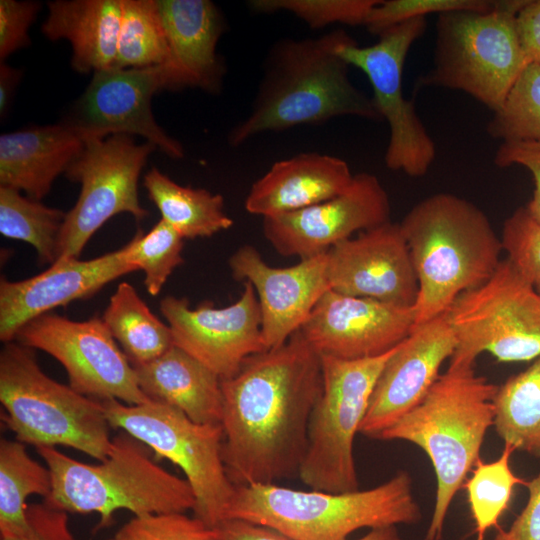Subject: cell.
Instances as JSON below:
<instances>
[{"label":"cell","instance_id":"6da1fadb","mask_svg":"<svg viewBox=\"0 0 540 540\" xmlns=\"http://www.w3.org/2000/svg\"><path fill=\"white\" fill-rule=\"evenodd\" d=\"M221 386L222 456L232 483L275 484L298 474L322 389L321 355L302 333L248 357Z\"/></svg>","mask_w":540,"mask_h":540},{"label":"cell","instance_id":"7a4b0ae2","mask_svg":"<svg viewBox=\"0 0 540 540\" xmlns=\"http://www.w3.org/2000/svg\"><path fill=\"white\" fill-rule=\"evenodd\" d=\"M349 38L344 30H334L273 44L251 110L231 130L229 143L239 146L264 132L341 116L381 119L372 98L352 83L349 65L337 54Z\"/></svg>","mask_w":540,"mask_h":540},{"label":"cell","instance_id":"3957f363","mask_svg":"<svg viewBox=\"0 0 540 540\" xmlns=\"http://www.w3.org/2000/svg\"><path fill=\"white\" fill-rule=\"evenodd\" d=\"M400 225L419 287L415 325L446 313L457 297L486 281L502 260L501 238L487 215L457 195L424 198Z\"/></svg>","mask_w":540,"mask_h":540},{"label":"cell","instance_id":"277c9868","mask_svg":"<svg viewBox=\"0 0 540 540\" xmlns=\"http://www.w3.org/2000/svg\"><path fill=\"white\" fill-rule=\"evenodd\" d=\"M497 389L476 373L474 365H449L424 399L377 437L418 446L433 466L436 496L425 540L442 538L450 505L493 426Z\"/></svg>","mask_w":540,"mask_h":540},{"label":"cell","instance_id":"5b68a950","mask_svg":"<svg viewBox=\"0 0 540 540\" xmlns=\"http://www.w3.org/2000/svg\"><path fill=\"white\" fill-rule=\"evenodd\" d=\"M229 518L266 525L292 540H348L361 528L416 524L422 513L409 473L399 471L376 487L346 493L235 485Z\"/></svg>","mask_w":540,"mask_h":540},{"label":"cell","instance_id":"8992f818","mask_svg":"<svg viewBox=\"0 0 540 540\" xmlns=\"http://www.w3.org/2000/svg\"><path fill=\"white\" fill-rule=\"evenodd\" d=\"M52 478L45 503L72 513H96L97 528L113 521L119 510L134 516L185 513L195 497L186 479L155 463L139 441L123 432L112 440L107 458L99 464L75 460L55 447H37Z\"/></svg>","mask_w":540,"mask_h":540},{"label":"cell","instance_id":"52a82bcc","mask_svg":"<svg viewBox=\"0 0 540 540\" xmlns=\"http://www.w3.org/2000/svg\"><path fill=\"white\" fill-rule=\"evenodd\" d=\"M2 418L16 440L37 447L57 445L103 461L112 447L110 424L101 400L47 376L34 350L17 341L0 353Z\"/></svg>","mask_w":540,"mask_h":540},{"label":"cell","instance_id":"ba28073f","mask_svg":"<svg viewBox=\"0 0 540 540\" xmlns=\"http://www.w3.org/2000/svg\"><path fill=\"white\" fill-rule=\"evenodd\" d=\"M526 0L497 1L490 11H450L438 15L433 68L417 89L463 91L497 111L528 65L516 30Z\"/></svg>","mask_w":540,"mask_h":540},{"label":"cell","instance_id":"9c48e42d","mask_svg":"<svg viewBox=\"0 0 540 540\" xmlns=\"http://www.w3.org/2000/svg\"><path fill=\"white\" fill-rule=\"evenodd\" d=\"M396 347L381 356L356 360L321 356L322 389L310 416L306 453L298 471L310 489L359 490L354 439L376 381Z\"/></svg>","mask_w":540,"mask_h":540},{"label":"cell","instance_id":"30bf717a","mask_svg":"<svg viewBox=\"0 0 540 540\" xmlns=\"http://www.w3.org/2000/svg\"><path fill=\"white\" fill-rule=\"evenodd\" d=\"M446 314L456 338L449 365H474L483 353L503 363L540 356V293L506 258Z\"/></svg>","mask_w":540,"mask_h":540},{"label":"cell","instance_id":"8fae6325","mask_svg":"<svg viewBox=\"0 0 540 540\" xmlns=\"http://www.w3.org/2000/svg\"><path fill=\"white\" fill-rule=\"evenodd\" d=\"M111 428L119 429L179 466L194 497V516L218 526L234 494L222 456L221 424H200L180 410L149 400L129 405L101 400Z\"/></svg>","mask_w":540,"mask_h":540},{"label":"cell","instance_id":"7c38bea8","mask_svg":"<svg viewBox=\"0 0 540 540\" xmlns=\"http://www.w3.org/2000/svg\"><path fill=\"white\" fill-rule=\"evenodd\" d=\"M155 148L149 142L137 144L126 134L85 139L65 172L70 181L80 183L81 191L66 213L57 260L79 258L93 234L117 214L129 213L136 220L148 215L138 198V179Z\"/></svg>","mask_w":540,"mask_h":540},{"label":"cell","instance_id":"4fadbf2b","mask_svg":"<svg viewBox=\"0 0 540 540\" xmlns=\"http://www.w3.org/2000/svg\"><path fill=\"white\" fill-rule=\"evenodd\" d=\"M426 19H412L378 34V41L360 46L352 37L337 48L349 65L363 71L373 90V103L389 126L386 166L411 177L425 175L436 157L434 141L413 100L403 95L402 74L408 52L426 30Z\"/></svg>","mask_w":540,"mask_h":540},{"label":"cell","instance_id":"5bb4252c","mask_svg":"<svg viewBox=\"0 0 540 540\" xmlns=\"http://www.w3.org/2000/svg\"><path fill=\"white\" fill-rule=\"evenodd\" d=\"M15 341L59 361L67 372L69 386L80 394L129 405L150 400L102 318L73 321L46 313L26 323Z\"/></svg>","mask_w":540,"mask_h":540},{"label":"cell","instance_id":"9a60e30c","mask_svg":"<svg viewBox=\"0 0 540 540\" xmlns=\"http://www.w3.org/2000/svg\"><path fill=\"white\" fill-rule=\"evenodd\" d=\"M391 204L379 179L355 174L339 195L313 206L263 218L265 239L284 257L307 259L334 245L389 221Z\"/></svg>","mask_w":540,"mask_h":540},{"label":"cell","instance_id":"2e32d148","mask_svg":"<svg viewBox=\"0 0 540 540\" xmlns=\"http://www.w3.org/2000/svg\"><path fill=\"white\" fill-rule=\"evenodd\" d=\"M160 311L171 329L173 344L221 380L233 377L248 357L266 350L260 306L249 282H244L239 299L226 307L204 302L191 308L184 297L166 296Z\"/></svg>","mask_w":540,"mask_h":540},{"label":"cell","instance_id":"e0dca14e","mask_svg":"<svg viewBox=\"0 0 540 540\" xmlns=\"http://www.w3.org/2000/svg\"><path fill=\"white\" fill-rule=\"evenodd\" d=\"M164 88L171 89L165 64L95 71L70 124L84 139L139 135L169 157L182 158V145L156 123L151 110L153 94Z\"/></svg>","mask_w":540,"mask_h":540},{"label":"cell","instance_id":"ac0fdd59","mask_svg":"<svg viewBox=\"0 0 540 540\" xmlns=\"http://www.w3.org/2000/svg\"><path fill=\"white\" fill-rule=\"evenodd\" d=\"M330 289L348 296L413 307L418 281L400 223L360 232L327 251Z\"/></svg>","mask_w":540,"mask_h":540},{"label":"cell","instance_id":"d6986e66","mask_svg":"<svg viewBox=\"0 0 540 540\" xmlns=\"http://www.w3.org/2000/svg\"><path fill=\"white\" fill-rule=\"evenodd\" d=\"M456 349L447 314L417 324L386 361L374 386L359 433H380L414 409L440 376Z\"/></svg>","mask_w":540,"mask_h":540},{"label":"cell","instance_id":"ffe728a7","mask_svg":"<svg viewBox=\"0 0 540 540\" xmlns=\"http://www.w3.org/2000/svg\"><path fill=\"white\" fill-rule=\"evenodd\" d=\"M413 307L328 290L299 330L321 355L356 360L381 356L407 338Z\"/></svg>","mask_w":540,"mask_h":540},{"label":"cell","instance_id":"44dd1931","mask_svg":"<svg viewBox=\"0 0 540 540\" xmlns=\"http://www.w3.org/2000/svg\"><path fill=\"white\" fill-rule=\"evenodd\" d=\"M233 278L249 282L257 295L266 349L284 344L308 320L330 290L327 252L289 267L268 265L252 245L240 246L228 260Z\"/></svg>","mask_w":540,"mask_h":540},{"label":"cell","instance_id":"7402d4cb","mask_svg":"<svg viewBox=\"0 0 540 540\" xmlns=\"http://www.w3.org/2000/svg\"><path fill=\"white\" fill-rule=\"evenodd\" d=\"M124 247L102 256L59 259L48 269L20 281H0V339L15 341L29 321L79 299H86L120 276L134 272Z\"/></svg>","mask_w":540,"mask_h":540},{"label":"cell","instance_id":"603a6c76","mask_svg":"<svg viewBox=\"0 0 540 540\" xmlns=\"http://www.w3.org/2000/svg\"><path fill=\"white\" fill-rule=\"evenodd\" d=\"M156 1L169 47L164 64L171 89L219 91L224 67L216 46L224 23L217 7L209 0Z\"/></svg>","mask_w":540,"mask_h":540},{"label":"cell","instance_id":"cb8c5ba5","mask_svg":"<svg viewBox=\"0 0 540 540\" xmlns=\"http://www.w3.org/2000/svg\"><path fill=\"white\" fill-rule=\"evenodd\" d=\"M343 159L305 152L274 163L250 188L248 213L263 218L301 210L345 191L353 180Z\"/></svg>","mask_w":540,"mask_h":540},{"label":"cell","instance_id":"d4e9b609","mask_svg":"<svg viewBox=\"0 0 540 540\" xmlns=\"http://www.w3.org/2000/svg\"><path fill=\"white\" fill-rule=\"evenodd\" d=\"M85 139L71 124L20 130L0 136V184L40 201L54 180L83 150Z\"/></svg>","mask_w":540,"mask_h":540},{"label":"cell","instance_id":"484cf974","mask_svg":"<svg viewBox=\"0 0 540 540\" xmlns=\"http://www.w3.org/2000/svg\"><path fill=\"white\" fill-rule=\"evenodd\" d=\"M138 385L153 401L172 406L200 424H221V378L173 345L157 359L134 367Z\"/></svg>","mask_w":540,"mask_h":540},{"label":"cell","instance_id":"4316f807","mask_svg":"<svg viewBox=\"0 0 540 540\" xmlns=\"http://www.w3.org/2000/svg\"><path fill=\"white\" fill-rule=\"evenodd\" d=\"M42 32L50 40L66 39L72 66L81 73L114 66L122 0H58L48 4Z\"/></svg>","mask_w":540,"mask_h":540},{"label":"cell","instance_id":"83f0119b","mask_svg":"<svg viewBox=\"0 0 540 540\" xmlns=\"http://www.w3.org/2000/svg\"><path fill=\"white\" fill-rule=\"evenodd\" d=\"M144 186L160 211L161 219L184 239L210 237L233 225L220 194L179 185L157 168L144 176Z\"/></svg>","mask_w":540,"mask_h":540},{"label":"cell","instance_id":"f1b7e54d","mask_svg":"<svg viewBox=\"0 0 540 540\" xmlns=\"http://www.w3.org/2000/svg\"><path fill=\"white\" fill-rule=\"evenodd\" d=\"M101 318L133 367L157 359L174 345L169 325L128 282L117 286Z\"/></svg>","mask_w":540,"mask_h":540},{"label":"cell","instance_id":"f546056e","mask_svg":"<svg viewBox=\"0 0 540 540\" xmlns=\"http://www.w3.org/2000/svg\"><path fill=\"white\" fill-rule=\"evenodd\" d=\"M493 403L498 436L515 450L540 458V356L498 386Z\"/></svg>","mask_w":540,"mask_h":540},{"label":"cell","instance_id":"4dcf8cb0","mask_svg":"<svg viewBox=\"0 0 540 540\" xmlns=\"http://www.w3.org/2000/svg\"><path fill=\"white\" fill-rule=\"evenodd\" d=\"M52 490L48 467L32 459L24 443L0 441V536L22 532L28 524L27 498L40 495L44 500Z\"/></svg>","mask_w":540,"mask_h":540},{"label":"cell","instance_id":"1f68e13d","mask_svg":"<svg viewBox=\"0 0 540 540\" xmlns=\"http://www.w3.org/2000/svg\"><path fill=\"white\" fill-rule=\"evenodd\" d=\"M66 213L24 197L19 190L0 186V233L32 245L42 264L56 262Z\"/></svg>","mask_w":540,"mask_h":540},{"label":"cell","instance_id":"d6a6232c","mask_svg":"<svg viewBox=\"0 0 540 540\" xmlns=\"http://www.w3.org/2000/svg\"><path fill=\"white\" fill-rule=\"evenodd\" d=\"M169 47L156 0H122L114 66L143 68L162 65Z\"/></svg>","mask_w":540,"mask_h":540},{"label":"cell","instance_id":"836d02e7","mask_svg":"<svg viewBox=\"0 0 540 540\" xmlns=\"http://www.w3.org/2000/svg\"><path fill=\"white\" fill-rule=\"evenodd\" d=\"M515 448L504 443L500 456L491 462L479 458L471 476L465 482L467 499L475 523L476 540H484L485 533L498 527L501 515L508 509L514 487L526 481L516 476L510 467Z\"/></svg>","mask_w":540,"mask_h":540},{"label":"cell","instance_id":"e575fe53","mask_svg":"<svg viewBox=\"0 0 540 540\" xmlns=\"http://www.w3.org/2000/svg\"><path fill=\"white\" fill-rule=\"evenodd\" d=\"M486 129L502 142L540 141V63L525 67Z\"/></svg>","mask_w":540,"mask_h":540},{"label":"cell","instance_id":"d590c367","mask_svg":"<svg viewBox=\"0 0 540 540\" xmlns=\"http://www.w3.org/2000/svg\"><path fill=\"white\" fill-rule=\"evenodd\" d=\"M183 237L161 219L143 234L138 231L124 247L127 262L145 274L144 285L151 296L160 293L174 269L184 262Z\"/></svg>","mask_w":540,"mask_h":540},{"label":"cell","instance_id":"8d00e7d4","mask_svg":"<svg viewBox=\"0 0 540 540\" xmlns=\"http://www.w3.org/2000/svg\"><path fill=\"white\" fill-rule=\"evenodd\" d=\"M379 0H251L250 10L259 14L286 11L311 29L331 24L364 25Z\"/></svg>","mask_w":540,"mask_h":540},{"label":"cell","instance_id":"74e56055","mask_svg":"<svg viewBox=\"0 0 540 540\" xmlns=\"http://www.w3.org/2000/svg\"><path fill=\"white\" fill-rule=\"evenodd\" d=\"M108 540H223L217 526L185 513L134 516Z\"/></svg>","mask_w":540,"mask_h":540},{"label":"cell","instance_id":"f35d334b","mask_svg":"<svg viewBox=\"0 0 540 540\" xmlns=\"http://www.w3.org/2000/svg\"><path fill=\"white\" fill-rule=\"evenodd\" d=\"M497 1L487 0H379L371 9L364 26L372 34L400 23L425 18L428 14H443L450 11H490Z\"/></svg>","mask_w":540,"mask_h":540},{"label":"cell","instance_id":"ab89813d","mask_svg":"<svg viewBox=\"0 0 540 540\" xmlns=\"http://www.w3.org/2000/svg\"><path fill=\"white\" fill-rule=\"evenodd\" d=\"M500 238L506 259L532 283H539L540 223L529 215L525 206L504 221Z\"/></svg>","mask_w":540,"mask_h":540},{"label":"cell","instance_id":"60d3db41","mask_svg":"<svg viewBox=\"0 0 540 540\" xmlns=\"http://www.w3.org/2000/svg\"><path fill=\"white\" fill-rule=\"evenodd\" d=\"M40 4L32 1H0V58L29 45L28 30Z\"/></svg>","mask_w":540,"mask_h":540},{"label":"cell","instance_id":"b9f144b4","mask_svg":"<svg viewBox=\"0 0 540 540\" xmlns=\"http://www.w3.org/2000/svg\"><path fill=\"white\" fill-rule=\"evenodd\" d=\"M27 527L19 533L0 536V540H77L67 512L47 503L28 504Z\"/></svg>","mask_w":540,"mask_h":540},{"label":"cell","instance_id":"7bdbcfd3","mask_svg":"<svg viewBox=\"0 0 540 540\" xmlns=\"http://www.w3.org/2000/svg\"><path fill=\"white\" fill-rule=\"evenodd\" d=\"M494 162L498 167L518 165L532 175L534 190L525 206L529 215L540 223V141H505L498 147Z\"/></svg>","mask_w":540,"mask_h":540},{"label":"cell","instance_id":"ee69618b","mask_svg":"<svg viewBox=\"0 0 540 540\" xmlns=\"http://www.w3.org/2000/svg\"><path fill=\"white\" fill-rule=\"evenodd\" d=\"M524 485L529 493L525 507L508 529H498L495 540H540V470Z\"/></svg>","mask_w":540,"mask_h":540},{"label":"cell","instance_id":"f6af8a7d","mask_svg":"<svg viewBox=\"0 0 540 540\" xmlns=\"http://www.w3.org/2000/svg\"><path fill=\"white\" fill-rule=\"evenodd\" d=\"M516 30L527 63H540V0H526L516 15Z\"/></svg>","mask_w":540,"mask_h":540},{"label":"cell","instance_id":"bcb514c9","mask_svg":"<svg viewBox=\"0 0 540 540\" xmlns=\"http://www.w3.org/2000/svg\"><path fill=\"white\" fill-rule=\"evenodd\" d=\"M217 528L223 540H292L274 528L238 518L226 519Z\"/></svg>","mask_w":540,"mask_h":540},{"label":"cell","instance_id":"7dc6e473","mask_svg":"<svg viewBox=\"0 0 540 540\" xmlns=\"http://www.w3.org/2000/svg\"><path fill=\"white\" fill-rule=\"evenodd\" d=\"M20 79V71L4 63L0 66V114H6L14 89Z\"/></svg>","mask_w":540,"mask_h":540},{"label":"cell","instance_id":"c3c4849f","mask_svg":"<svg viewBox=\"0 0 540 540\" xmlns=\"http://www.w3.org/2000/svg\"><path fill=\"white\" fill-rule=\"evenodd\" d=\"M355 540H403V538L397 526H384L370 529L364 536Z\"/></svg>","mask_w":540,"mask_h":540},{"label":"cell","instance_id":"681fc988","mask_svg":"<svg viewBox=\"0 0 540 540\" xmlns=\"http://www.w3.org/2000/svg\"><path fill=\"white\" fill-rule=\"evenodd\" d=\"M535 287H536V289L538 290V292L540 293V282H539V283H536V284H535Z\"/></svg>","mask_w":540,"mask_h":540}]
</instances>
